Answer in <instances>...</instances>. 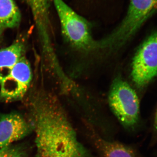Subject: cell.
Listing matches in <instances>:
<instances>
[{
	"mask_svg": "<svg viewBox=\"0 0 157 157\" xmlns=\"http://www.w3.org/2000/svg\"><path fill=\"white\" fill-rule=\"evenodd\" d=\"M0 157H20L14 151L5 148L0 149Z\"/></svg>",
	"mask_w": 157,
	"mask_h": 157,
	"instance_id": "cell-12",
	"label": "cell"
},
{
	"mask_svg": "<svg viewBox=\"0 0 157 157\" xmlns=\"http://www.w3.org/2000/svg\"><path fill=\"white\" fill-rule=\"evenodd\" d=\"M154 127V131L155 132H157V109L155 116Z\"/></svg>",
	"mask_w": 157,
	"mask_h": 157,
	"instance_id": "cell-13",
	"label": "cell"
},
{
	"mask_svg": "<svg viewBox=\"0 0 157 157\" xmlns=\"http://www.w3.org/2000/svg\"><path fill=\"white\" fill-rule=\"evenodd\" d=\"M32 78L29 63L22 57L10 75L0 83V100L10 101L22 98L28 90Z\"/></svg>",
	"mask_w": 157,
	"mask_h": 157,
	"instance_id": "cell-6",
	"label": "cell"
},
{
	"mask_svg": "<svg viewBox=\"0 0 157 157\" xmlns=\"http://www.w3.org/2000/svg\"><path fill=\"white\" fill-rule=\"evenodd\" d=\"M96 147L102 157H136L134 151L123 144L105 140L93 133Z\"/></svg>",
	"mask_w": 157,
	"mask_h": 157,
	"instance_id": "cell-10",
	"label": "cell"
},
{
	"mask_svg": "<svg viewBox=\"0 0 157 157\" xmlns=\"http://www.w3.org/2000/svg\"><path fill=\"white\" fill-rule=\"evenodd\" d=\"M24 46L17 42L0 50V83L11 74L12 69L22 57Z\"/></svg>",
	"mask_w": 157,
	"mask_h": 157,
	"instance_id": "cell-9",
	"label": "cell"
},
{
	"mask_svg": "<svg viewBox=\"0 0 157 157\" xmlns=\"http://www.w3.org/2000/svg\"><path fill=\"white\" fill-rule=\"evenodd\" d=\"M36 157H88L57 98L39 90L30 99Z\"/></svg>",
	"mask_w": 157,
	"mask_h": 157,
	"instance_id": "cell-1",
	"label": "cell"
},
{
	"mask_svg": "<svg viewBox=\"0 0 157 157\" xmlns=\"http://www.w3.org/2000/svg\"><path fill=\"white\" fill-rule=\"evenodd\" d=\"M157 12V0H130L122 21L109 35L97 41V50L113 52L119 50Z\"/></svg>",
	"mask_w": 157,
	"mask_h": 157,
	"instance_id": "cell-2",
	"label": "cell"
},
{
	"mask_svg": "<svg viewBox=\"0 0 157 157\" xmlns=\"http://www.w3.org/2000/svg\"><path fill=\"white\" fill-rule=\"evenodd\" d=\"M58 15L62 33L73 48L83 52L97 50L89 21L77 14L63 0H52Z\"/></svg>",
	"mask_w": 157,
	"mask_h": 157,
	"instance_id": "cell-3",
	"label": "cell"
},
{
	"mask_svg": "<svg viewBox=\"0 0 157 157\" xmlns=\"http://www.w3.org/2000/svg\"><path fill=\"white\" fill-rule=\"evenodd\" d=\"M21 14L14 0H0V25L14 28L19 25Z\"/></svg>",
	"mask_w": 157,
	"mask_h": 157,
	"instance_id": "cell-11",
	"label": "cell"
},
{
	"mask_svg": "<svg viewBox=\"0 0 157 157\" xmlns=\"http://www.w3.org/2000/svg\"><path fill=\"white\" fill-rule=\"evenodd\" d=\"M157 76V31L143 42L133 58L131 77L135 86L143 88Z\"/></svg>",
	"mask_w": 157,
	"mask_h": 157,
	"instance_id": "cell-5",
	"label": "cell"
},
{
	"mask_svg": "<svg viewBox=\"0 0 157 157\" xmlns=\"http://www.w3.org/2000/svg\"><path fill=\"white\" fill-rule=\"evenodd\" d=\"M111 111L126 128H132L138 123L140 102L135 90L120 76L113 80L108 96Z\"/></svg>",
	"mask_w": 157,
	"mask_h": 157,
	"instance_id": "cell-4",
	"label": "cell"
},
{
	"mask_svg": "<svg viewBox=\"0 0 157 157\" xmlns=\"http://www.w3.org/2000/svg\"><path fill=\"white\" fill-rule=\"evenodd\" d=\"M4 28L2 26L0 25V36L2 35V32L3 31V29H4Z\"/></svg>",
	"mask_w": 157,
	"mask_h": 157,
	"instance_id": "cell-14",
	"label": "cell"
},
{
	"mask_svg": "<svg viewBox=\"0 0 157 157\" xmlns=\"http://www.w3.org/2000/svg\"><path fill=\"white\" fill-rule=\"evenodd\" d=\"M30 126L25 120L16 113L0 116V149L21 139L28 134Z\"/></svg>",
	"mask_w": 157,
	"mask_h": 157,
	"instance_id": "cell-7",
	"label": "cell"
},
{
	"mask_svg": "<svg viewBox=\"0 0 157 157\" xmlns=\"http://www.w3.org/2000/svg\"><path fill=\"white\" fill-rule=\"evenodd\" d=\"M30 9L34 20L45 45L50 44L48 41L49 26V9L52 0H22Z\"/></svg>",
	"mask_w": 157,
	"mask_h": 157,
	"instance_id": "cell-8",
	"label": "cell"
}]
</instances>
